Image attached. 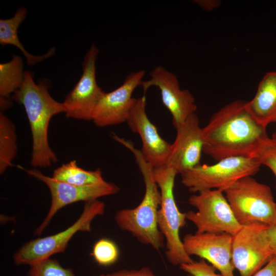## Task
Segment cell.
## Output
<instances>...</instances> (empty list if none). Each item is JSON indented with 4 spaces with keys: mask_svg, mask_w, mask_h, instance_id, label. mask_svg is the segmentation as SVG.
I'll return each mask as SVG.
<instances>
[{
    "mask_svg": "<svg viewBox=\"0 0 276 276\" xmlns=\"http://www.w3.org/2000/svg\"><path fill=\"white\" fill-rule=\"evenodd\" d=\"M245 107L255 120L265 128L276 122V71L265 74L254 98L246 101Z\"/></svg>",
    "mask_w": 276,
    "mask_h": 276,
    "instance_id": "17",
    "label": "cell"
},
{
    "mask_svg": "<svg viewBox=\"0 0 276 276\" xmlns=\"http://www.w3.org/2000/svg\"><path fill=\"white\" fill-rule=\"evenodd\" d=\"M13 99L23 105L30 124L32 141L31 164L46 168L57 162L48 141L50 122L53 116L65 112L63 103L55 100L43 82L36 83L30 73L25 71L21 86Z\"/></svg>",
    "mask_w": 276,
    "mask_h": 276,
    "instance_id": "3",
    "label": "cell"
},
{
    "mask_svg": "<svg viewBox=\"0 0 276 276\" xmlns=\"http://www.w3.org/2000/svg\"><path fill=\"white\" fill-rule=\"evenodd\" d=\"M252 276H276V256Z\"/></svg>",
    "mask_w": 276,
    "mask_h": 276,
    "instance_id": "27",
    "label": "cell"
},
{
    "mask_svg": "<svg viewBox=\"0 0 276 276\" xmlns=\"http://www.w3.org/2000/svg\"><path fill=\"white\" fill-rule=\"evenodd\" d=\"M119 255L116 244L111 240L101 239L94 244L92 255L96 261L101 265L107 266L116 262Z\"/></svg>",
    "mask_w": 276,
    "mask_h": 276,
    "instance_id": "23",
    "label": "cell"
},
{
    "mask_svg": "<svg viewBox=\"0 0 276 276\" xmlns=\"http://www.w3.org/2000/svg\"><path fill=\"white\" fill-rule=\"evenodd\" d=\"M52 177L71 185L86 186L103 183V179L100 169L94 171L84 170L79 167L76 160L62 164L54 170Z\"/></svg>",
    "mask_w": 276,
    "mask_h": 276,
    "instance_id": "19",
    "label": "cell"
},
{
    "mask_svg": "<svg viewBox=\"0 0 276 276\" xmlns=\"http://www.w3.org/2000/svg\"><path fill=\"white\" fill-rule=\"evenodd\" d=\"M17 154L15 126L3 113H0V173L12 165Z\"/></svg>",
    "mask_w": 276,
    "mask_h": 276,
    "instance_id": "21",
    "label": "cell"
},
{
    "mask_svg": "<svg viewBox=\"0 0 276 276\" xmlns=\"http://www.w3.org/2000/svg\"><path fill=\"white\" fill-rule=\"evenodd\" d=\"M251 157L270 169L276 178V130L271 137L262 140Z\"/></svg>",
    "mask_w": 276,
    "mask_h": 276,
    "instance_id": "22",
    "label": "cell"
},
{
    "mask_svg": "<svg viewBox=\"0 0 276 276\" xmlns=\"http://www.w3.org/2000/svg\"><path fill=\"white\" fill-rule=\"evenodd\" d=\"M118 142L134 155L143 177L145 190L140 203L133 209L118 211L115 221L120 229L129 232L141 243L149 245L158 251L164 246L165 238L157 224L161 195L154 178V168L132 142L122 137Z\"/></svg>",
    "mask_w": 276,
    "mask_h": 276,
    "instance_id": "2",
    "label": "cell"
},
{
    "mask_svg": "<svg viewBox=\"0 0 276 276\" xmlns=\"http://www.w3.org/2000/svg\"><path fill=\"white\" fill-rule=\"evenodd\" d=\"M261 165L254 157H231L217 161L213 165H201L180 174L181 182L193 193L206 190L221 189L244 177L252 176Z\"/></svg>",
    "mask_w": 276,
    "mask_h": 276,
    "instance_id": "6",
    "label": "cell"
},
{
    "mask_svg": "<svg viewBox=\"0 0 276 276\" xmlns=\"http://www.w3.org/2000/svg\"><path fill=\"white\" fill-rule=\"evenodd\" d=\"M27 11L24 7H20L13 17L8 19L0 20V44L2 45H12L20 50L26 59L29 65L49 58L55 53V49L52 48L46 54L40 56H35L29 53L19 41L18 30L20 24L25 19Z\"/></svg>",
    "mask_w": 276,
    "mask_h": 276,
    "instance_id": "18",
    "label": "cell"
},
{
    "mask_svg": "<svg viewBox=\"0 0 276 276\" xmlns=\"http://www.w3.org/2000/svg\"><path fill=\"white\" fill-rule=\"evenodd\" d=\"M98 48L93 44L82 62V74L73 89L62 102L66 117L91 120L95 109L104 93L97 84L96 77Z\"/></svg>",
    "mask_w": 276,
    "mask_h": 276,
    "instance_id": "11",
    "label": "cell"
},
{
    "mask_svg": "<svg viewBox=\"0 0 276 276\" xmlns=\"http://www.w3.org/2000/svg\"><path fill=\"white\" fill-rule=\"evenodd\" d=\"M195 3L200 7L206 10L216 8L219 4L216 1H195Z\"/></svg>",
    "mask_w": 276,
    "mask_h": 276,
    "instance_id": "29",
    "label": "cell"
},
{
    "mask_svg": "<svg viewBox=\"0 0 276 276\" xmlns=\"http://www.w3.org/2000/svg\"><path fill=\"white\" fill-rule=\"evenodd\" d=\"M267 238L274 256H276V223L267 226L266 230Z\"/></svg>",
    "mask_w": 276,
    "mask_h": 276,
    "instance_id": "28",
    "label": "cell"
},
{
    "mask_svg": "<svg viewBox=\"0 0 276 276\" xmlns=\"http://www.w3.org/2000/svg\"><path fill=\"white\" fill-rule=\"evenodd\" d=\"M146 105L145 96L136 99L126 122L131 130L140 135L142 143L141 151L154 168L167 164L171 151L172 144L159 135L156 127L147 116Z\"/></svg>",
    "mask_w": 276,
    "mask_h": 276,
    "instance_id": "15",
    "label": "cell"
},
{
    "mask_svg": "<svg viewBox=\"0 0 276 276\" xmlns=\"http://www.w3.org/2000/svg\"><path fill=\"white\" fill-rule=\"evenodd\" d=\"M24 170L29 175L44 182L49 188L51 196L49 212L35 232L36 235L41 234L54 216L63 207L78 201H83L86 202L96 200L103 196L115 194L119 190L116 185L107 181L99 185L78 186L45 175L37 169Z\"/></svg>",
    "mask_w": 276,
    "mask_h": 276,
    "instance_id": "10",
    "label": "cell"
},
{
    "mask_svg": "<svg viewBox=\"0 0 276 276\" xmlns=\"http://www.w3.org/2000/svg\"><path fill=\"white\" fill-rule=\"evenodd\" d=\"M153 172L161 195L157 224L166 240L167 258L174 266L191 263L193 260L185 251L179 235L187 219L185 213L179 211L174 198L175 179L178 174L167 165L154 168Z\"/></svg>",
    "mask_w": 276,
    "mask_h": 276,
    "instance_id": "4",
    "label": "cell"
},
{
    "mask_svg": "<svg viewBox=\"0 0 276 276\" xmlns=\"http://www.w3.org/2000/svg\"><path fill=\"white\" fill-rule=\"evenodd\" d=\"M246 101L238 100L225 105L202 128L203 152L216 162L235 156L251 157L268 135L246 109Z\"/></svg>",
    "mask_w": 276,
    "mask_h": 276,
    "instance_id": "1",
    "label": "cell"
},
{
    "mask_svg": "<svg viewBox=\"0 0 276 276\" xmlns=\"http://www.w3.org/2000/svg\"><path fill=\"white\" fill-rule=\"evenodd\" d=\"M180 268L192 276H223L217 273L216 268L212 265L208 264L204 260L194 261L180 265Z\"/></svg>",
    "mask_w": 276,
    "mask_h": 276,
    "instance_id": "25",
    "label": "cell"
},
{
    "mask_svg": "<svg viewBox=\"0 0 276 276\" xmlns=\"http://www.w3.org/2000/svg\"><path fill=\"white\" fill-rule=\"evenodd\" d=\"M10 105V102L7 98H1V107L2 109L7 108Z\"/></svg>",
    "mask_w": 276,
    "mask_h": 276,
    "instance_id": "30",
    "label": "cell"
},
{
    "mask_svg": "<svg viewBox=\"0 0 276 276\" xmlns=\"http://www.w3.org/2000/svg\"><path fill=\"white\" fill-rule=\"evenodd\" d=\"M221 189L206 190L192 195L189 203L197 211L186 213L187 220L196 227L197 233H227L232 236L242 227Z\"/></svg>",
    "mask_w": 276,
    "mask_h": 276,
    "instance_id": "7",
    "label": "cell"
},
{
    "mask_svg": "<svg viewBox=\"0 0 276 276\" xmlns=\"http://www.w3.org/2000/svg\"><path fill=\"white\" fill-rule=\"evenodd\" d=\"M100 276H109V275L108 274H107V275H103V274H102V275H100Z\"/></svg>",
    "mask_w": 276,
    "mask_h": 276,
    "instance_id": "31",
    "label": "cell"
},
{
    "mask_svg": "<svg viewBox=\"0 0 276 276\" xmlns=\"http://www.w3.org/2000/svg\"><path fill=\"white\" fill-rule=\"evenodd\" d=\"M25 72L22 60L18 56H13L10 61L0 64L1 98H7L20 88Z\"/></svg>",
    "mask_w": 276,
    "mask_h": 276,
    "instance_id": "20",
    "label": "cell"
},
{
    "mask_svg": "<svg viewBox=\"0 0 276 276\" xmlns=\"http://www.w3.org/2000/svg\"><path fill=\"white\" fill-rule=\"evenodd\" d=\"M188 276H192V275L189 274H188Z\"/></svg>",
    "mask_w": 276,
    "mask_h": 276,
    "instance_id": "32",
    "label": "cell"
},
{
    "mask_svg": "<svg viewBox=\"0 0 276 276\" xmlns=\"http://www.w3.org/2000/svg\"><path fill=\"white\" fill-rule=\"evenodd\" d=\"M176 129V138L166 165L181 174L200 164L203 148L202 128L194 113Z\"/></svg>",
    "mask_w": 276,
    "mask_h": 276,
    "instance_id": "16",
    "label": "cell"
},
{
    "mask_svg": "<svg viewBox=\"0 0 276 276\" xmlns=\"http://www.w3.org/2000/svg\"><path fill=\"white\" fill-rule=\"evenodd\" d=\"M268 225L254 223L243 225L233 236L232 263L240 276H252L274 256L266 233Z\"/></svg>",
    "mask_w": 276,
    "mask_h": 276,
    "instance_id": "9",
    "label": "cell"
},
{
    "mask_svg": "<svg viewBox=\"0 0 276 276\" xmlns=\"http://www.w3.org/2000/svg\"><path fill=\"white\" fill-rule=\"evenodd\" d=\"M28 276H75L73 270L63 267L55 259H47L31 266Z\"/></svg>",
    "mask_w": 276,
    "mask_h": 276,
    "instance_id": "24",
    "label": "cell"
},
{
    "mask_svg": "<svg viewBox=\"0 0 276 276\" xmlns=\"http://www.w3.org/2000/svg\"><path fill=\"white\" fill-rule=\"evenodd\" d=\"M109 276H156L148 268L143 267L139 270H120L111 274Z\"/></svg>",
    "mask_w": 276,
    "mask_h": 276,
    "instance_id": "26",
    "label": "cell"
},
{
    "mask_svg": "<svg viewBox=\"0 0 276 276\" xmlns=\"http://www.w3.org/2000/svg\"><path fill=\"white\" fill-rule=\"evenodd\" d=\"M150 76V79L143 80L140 86L144 93L152 86L160 90L162 102L171 114L173 125L178 128L195 113L197 105L194 96L188 89H181L176 76L162 66L155 67Z\"/></svg>",
    "mask_w": 276,
    "mask_h": 276,
    "instance_id": "12",
    "label": "cell"
},
{
    "mask_svg": "<svg viewBox=\"0 0 276 276\" xmlns=\"http://www.w3.org/2000/svg\"><path fill=\"white\" fill-rule=\"evenodd\" d=\"M225 197L239 223L245 225L276 223V202L270 188L252 176L240 178L224 190Z\"/></svg>",
    "mask_w": 276,
    "mask_h": 276,
    "instance_id": "5",
    "label": "cell"
},
{
    "mask_svg": "<svg viewBox=\"0 0 276 276\" xmlns=\"http://www.w3.org/2000/svg\"><path fill=\"white\" fill-rule=\"evenodd\" d=\"M233 236L227 233L186 234L183 247L190 256L206 260L223 276H235L232 263Z\"/></svg>",
    "mask_w": 276,
    "mask_h": 276,
    "instance_id": "14",
    "label": "cell"
},
{
    "mask_svg": "<svg viewBox=\"0 0 276 276\" xmlns=\"http://www.w3.org/2000/svg\"><path fill=\"white\" fill-rule=\"evenodd\" d=\"M104 211L105 204L98 199L86 202L82 214L74 223L55 235L27 242L14 254V262L17 265L31 266L54 254L64 252L74 235L78 232H90L93 220L97 216L102 215Z\"/></svg>",
    "mask_w": 276,
    "mask_h": 276,
    "instance_id": "8",
    "label": "cell"
},
{
    "mask_svg": "<svg viewBox=\"0 0 276 276\" xmlns=\"http://www.w3.org/2000/svg\"><path fill=\"white\" fill-rule=\"evenodd\" d=\"M145 74L144 70L132 72L119 87L103 93L91 120L96 126L104 127L126 122L136 100L132 97V94L140 86Z\"/></svg>",
    "mask_w": 276,
    "mask_h": 276,
    "instance_id": "13",
    "label": "cell"
}]
</instances>
